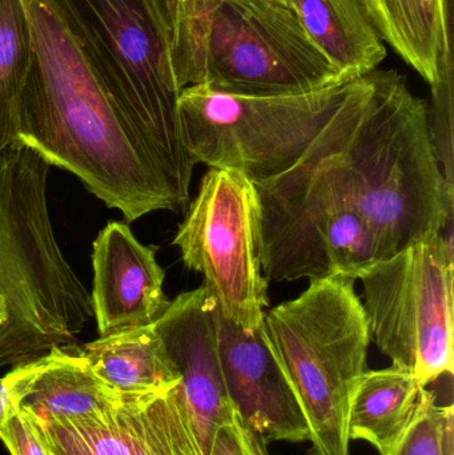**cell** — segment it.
<instances>
[{
  "label": "cell",
  "mask_w": 454,
  "mask_h": 455,
  "mask_svg": "<svg viewBox=\"0 0 454 455\" xmlns=\"http://www.w3.org/2000/svg\"><path fill=\"white\" fill-rule=\"evenodd\" d=\"M32 35L18 141L133 223L181 207L138 131L69 32L58 0H23Z\"/></svg>",
  "instance_id": "obj_1"
},
{
  "label": "cell",
  "mask_w": 454,
  "mask_h": 455,
  "mask_svg": "<svg viewBox=\"0 0 454 455\" xmlns=\"http://www.w3.org/2000/svg\"><path fill=\"white\" fill-rule=\"evenodd\" d=\"M312 146L394 248L453 223L454 187L445 181L432 143L428 106L396 69L352 80Z\"/></svg>",
  "instance_id": "obj_2"
},
{
  "label": "cell",
  "mask_w": 454,
  "mask_h": 455,
  "mask_svg": "<svg viewBox=\"0 0 454 455\" xmlns=\"http://www.w3.org/2000/svg\"><path fill=\"white\" fill-rule=\"evenodd\" d=\"M179 88L251 98L301 95L346 77L279 0H165Z\"/></svg>",
  "instance_id": "obj_3"
},
{
  "label": "cell",
  "mask_w": 454,
  "mask_h": 455,
  "mask_svg": "<svg viewBox=\"0 0 454 455\" xmlns=\"http://www.w3.org/2000/svg\"><path fill=\"white\" fill-rule=\"evenodd\" d=\"M75 42L151 152L181 207L192 164L179 120L165 0H58Z\"/></svg>",
  "instance_id": "obj_4"
},
{
  "label": "cell",
  "mask_w": 454,
  "mask_h": 455,
  "mask_svg": "<svg viewBox=\"0 0 454 455\" xmlns=\"http://www.w3.org/2000/svg\"><path fill=\"white\" fill-rule=\"evenodd\" d=\"M50 168L24 144L0 151V299L29 361L72 347L93 318L90 293L51 224Z\"/></svg>",
  "instance_id": "obj_5"
},
{
  "label": "cell",
  "mask_w": 454,
  "mask_h": 455,
  "mask_svg": "<svg viewBox=\"0 0 454 455\" xmlns=\"http://www.w3.org/2000/svg\"><path fill=\"white\" fill-rule=\"evenodd\" d=\"M356 280H309L308 288L264 315L263 331L309 429L312 455H351V398L367 371L370 336Z\"/></svg>",
  "instance_id": "obj_6"
},
{
  "label": "cell",
  "mask_w": 454,
  "mask_h": 455,
  "mask_svg": "<svg viewBox=\"0 0 454 455\" xmlns=\"http://www.w3.org/2000/svg\"><path fill=\"white\" fill-rule=\"evenodd\" d=\"M255 184L261 269L269 283L357 278L394 248L370 223L351 189L311 146L287 172Z\"/></svg>",
  "instance_id": "obj_7"
},
{
  "label": "cell",
  "mask_w": 454,
  "mask_h": 455,
  "mask_svg": "<svg viewBox=\"0 0 454 455\" xmlns=\"http://www.w3.org/2000/svg\"><path fill=\"white\" fill-rule=\"evenodd\" d=\"M354 79L276 98L184 88L178 106L184 148L194 165L237 171L252 183L271 180L306 154Z\"/></svg>",
  "instance_id": "obj_8"
},
{
  "label": "cell",
  "mask_w": 454,
  "mask_h": 455,
  "mask_svg": "<svg viewBox=\"0 0 454 455\" xmlns=\"http://www.w3.org/2000/svg\"><path fill=\"white\" fill-rule=\"evenodd\" d=\"M453 240L442 233L368 267L362 283L370 342L424 387L453 376Z\"/></svg>",
  "instance_id": "obj_9"
},
{
  "label": "cell",
  "mask_w": 454,
  "mask_h": 455,
  "mask_svg": "<svg viewBox=\"0 0 454 455\" xmlns=\"http://www.w3.org/2000/svg\"><path fill=\"white\" fill-rule=\"evenodd\" d=\"M172 243L186 267L204 275L224 318L247 331L263 325L269 283L261 269L258 192L247 176L211 168Z\"/></svg>",
  "instance_id": "obj_10"
},
{
  "label": "cell",
  "mask_w": 454,
  "mask_h": 455,
  "mask_svg": "<svg viewBox=\"0 0 454 455\" xmlns=\"http://www.w3.org/2000/svg\"><path fill=\"white\" fill-rule=\"evenodd\" d=\"M218 305L204 285L183 291L154 323L180 381L175 387L200 455L210 454L216 432L235 411L218 349Z\"/></svg>",
  "instance_id": "obj_11"
},
{
  "label": "cell",
  "mask_w": 454,
  "mask_h": 455,
  "mask_svg": "<svg viewBox=\"0 0 454 455\" xmlns=\"http://www.w3.org/2000/svg\"><path fill=\"white\" fill-rule=\"evenodd\" d=\"M218 349L229 401L243 424L264 443L309 441L298 397L264 336L216 313Z\"/></svg>",
  "instance_id": "obj_12"
},
{
  "label": "cell",
  "mask_w": 454,
  "mask_h": 455,
  "mask_svg": "<svg viewBox=\"0 0 454 455\" xmlns=\"http://www.w3.org/2000/svg\"><path fill=\"white\" fill-rule=\"evenodd\" d=\"M156 246L143 245L127 223L111 221L93 241V317L100 336L152 325L170 305Z\"/></svg>",
  "instance_id": "obj_13"
},
{
  "label": "cell",
  "mask_w": 454,
  "mask_h": 455,
  "mask_svg": "<svg viewBox=\"0 0 454 455\" xmlns=\"http://www.w3.org/2000/svg\"><path fill=\"white\" fill-rule=\"evenodd\" d=\"M8 374L16 405L39 422L107 419L122 403V395L93 373L76 345L53 347Z\"/></svg>",
  "instance_id": "obj_14"
},
{
  "label": "cell",
  "mask_w": 454,
  "mask_h": 455,
  "mask_svg": "<svg viewBox=\"0 0 454 455\" xmlns=\"http://www.w3.org/2000/svg\"><path fill=\"white\" fill-rule=\"evenodd\" d=\"M384 42L431 87L453 64L450 0H360Z\"/></svg>",
  "instance_id": "obj_15"
},
{
  "label": "cell",
  "mask_w": 454,
  "mask_h": 455,
  "mask_svg": "<svg viewBox=\"0 0 454 455\" xmlns=\"http://www.w3.org/2000/svg\"><path fill=\"white\" fill-rule=\"evenodd\" d=\"M80 350L93 373L124 397L170 392L180 381L154 323L100 336Z\"/></svg>",
  "instance_id": "obj_16"
},
{
  "label": "cell",
  "mask_w": 454,
  "mask_h": 455,
  "mask_svg": "<svg viewBox=\"0 0 454 455\" xmlns=\"http://www.w3.org/2000/svg\"><path fill=\"white\" fill-rule=\"evenodd\" d=\"M308 36L346 77L378 69L386 47L360 0H291Z\"/></svg>",
  "instance_id": "obj_17"
},
{
  "label": "cell",
  "mask_w": 454,
  "mask_h": 455,
  "mask_svg": "<svg viewBox=\"0 0 454 455\" xmlns=\"http://www.w3.org/2000/svg\"><path fill=\"white\" fill-rule=\"evenodd\" d=\"M423 385L397 366L367 371L351 398L348 435L365 441L384 455L415 416Z\"/></svg>",
  "instance_id": "obj_18"
},
{
  "label": "cell",
  "mask_w": 454,
  "mask_h": 455,
  "mask_svg": "<svg viewBox=\"0 0 454 455\" xmlns=\"http://www.w3.org/2000/svg\"><path fill=\"white\" fill-rule=\"evenodd\" d=\"M175 387L157 395H122L117 414L130 455H200Z\"/></svg>",
  "instance_id": "obj_19"
},
{
  "label": "cell",
  "mask_w": 454,
  "mask_h": 455,
  "mask_svg": "<svg viewBox=\"0 0 454 455\" xmlns=\"http://www.w3.org/2000/svg\"><path fill=\"white\" fill-rule=\"evenodd\" d=\"M31 56V26L23 0H0V151L19 143V107Z\"/></svg>",
  "instance_id": "obj_20"
},
{
  "label": "cell",
  "mask_w": 454,
  "mask_h": 455,
  "mask_svg": "<svg viewBox=\"0 0 454 455\" xmlns=\"http://www.w3.org/2000/svg\"><path fill=\"white\" fill-rule=\"evenodd\" d=\"M36 422L55 455H130L117 411L107 419Z\"/></svg>",
  "instance_id": "obj_21"
},
{
  "label": "cell",
  "mask_w": 454,
  "mask_h": 455,
  "mask_svg": "<svg viewBox=\"0 0 454 455\" xmlns=\"http://www.w3.org/2000/svg\"><path fill=\"white\" fill-rule=\"evenodd\" d=\"M384 455H454V406L424 387L415 416Z\"/></svg>",
  "instance_id": "obj_22"
},
{
  "label": "cell",
  "mask_w": 454,
  "mask_h": 455,
  "mask_svg": "<svg viewBox=\"0 0 454 455\" xmlns=\"http://www.w3.org/2000/svg\"><path fill=\"white\" fill-rule=\"evenodd\" d=\"M453 64L445 67L439 83L432 87L434 106L429 114L432 143L445 181L454 187L453 160Z\"/></svg>",
  "instance_id": "obj_23"
},
{
  "label": "cell",
  "mask_w": 454,
  "mask_h": 455,
  "mask_svg": "<svg viewBox=\"0 0 454 455\" xmlns=\"http://www.w3.org/2000/svg\"><path fill=\"white\" fill-rule=\"evenodd\" d=\"M0 441L11 455H55L34 417L23 409L0 429Z\"/></svg>",
  "instance_id": "obj_24"
},
{
  "label": "cell",
  "mask_w": 454,
  "mask_h": 455,
  "mask_svg": "<svg viewBox=\"0 0 454 455\" xmlns=\"http://www.w3.org/2000/svg\"><path fill=\"white\" fill-rule=\"evenodd\" d=\"M208 455H271L267 443L248 429L235 413L229 424L216 432Z\"/></svg>",
  "instance_id": "obj_25"
},
{
  "label": "cell",
  "mask_w": 454,
  "mask_h": 455,
  "mask_svg": "<svg viewBox=\"0 0 454 455\" xmlns=\"http://www.w3.org/2000/svg\"><path fill=\"white\" fill-rule=\"evenodd\" d=\"M31 363L24 355L11 333L7 315L0 299V368H16L19 365Z\"/></svg>",
  "instance_id": "obj_26"
},
{
  "label": "cell",
  "mask_w": 454,
  "mask_h": 455,
  "mask_svg": "<svg viewBox=\"0 0 454 455\" xmlns=\"http://www.w3.org/2000/svg\"><path fill=\"white\" fill-rule=\"evenodd\" d=\"M18 411L12 387H11V377L7 373L0 379V429Z\"/></svg>",
  "instance_id": "obj_27"
},
{
  "label": "cell",
  "mask_w": 454,
  "mask_h": 455,
  "mask_svg": "<svg viewBox=\"0 0 454 455\" xmlns=\"http://www.w3.org/2000/svg\"><path fill=\"white\" fill-rule=\"evenodd\" d=\"M279 2L285 3V4L291 5V0H279Z\"/></svg>",
  "instance_id": "obj_28"
}]
</instances>
